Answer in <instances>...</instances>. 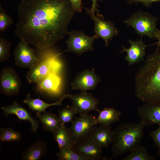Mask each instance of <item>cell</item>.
Instances as JSON below:
<instances>
[{
  "label": "cell",
  "mask_w": 160,
  "mask_h": 160,
  "mask_svg": "<svg viewBox=\"0 0 160 160\" xmlns=\"http://www.w3.org/2000/svg\"><path fill=\"white\" fill-rule=\"evenodd\" d=\"M15 33L39 49L52 46L68 34L75 12L69 0H23Z\"/></svg>",
  "instance_id": "1"
},
{
  "label": "cell",
  "mask_w": 160,
  "mask_h": 160,
  "mask_svg": "<svg viewBox=\"0 0 160 160\" xmlns=\"http://www.w3.org/2000/svg\"><path fill=\"white\" fill-rule=\"evenodd\" d=\"M135 95L145 103L160 102V49L147 55L135 76Z\"/></svg>",
  "instance_id": "2"
},
{
  "label": "cell",
  "mask_w": 160,
  "mask_h": 160,
  "mask_svg": "<svg viewBox=\"0 0 160 160\" xmlns=\"http://www.w3.org/2000/svg\"><path fill=\"white\" fill-rule=\"evenodd\" d=\"M145 124L142 121L122 124L113 130L111 158L121 156L140 145L143 136Z\"/></svg>",
  "instance_id": "3"
},
{
  "label": "cell",
  "mask_w": 160,
  "mask_h": 160,
  "mask_svg": "<svg viewBox=\"0 0 160 160\" xmlns=\"http://www.w3.org/2000/svg\"><path fill=\"white\" fill-rule=\"evenodd\" d=\"M159 19L148 12L139 10L133 13L124 23L127 26L133 28L139 36L154 39L159 30L156 27Z\"/></svg>",
  "instance_id": "4"
},
{
  "label": "cell",
  "mask_w": 160,
  "mask_h": 160,
  "mask_svg": "<svg viewBox=\"0 0 160 160\" xmlns=\"http://www.w3.org/2000/svg\"><path fill=\"white\" fill-rule=\"evenodd\" d=\"M68 38L65 41L67 46L64 52H69L81 56L84 53L92 51L94 49L93 44L99 37L95 34L92 36H87L82 31L73 30L68 33Z\"/></svg>",
  "instance_id": "5"
},
{
  "label": "cell",
  "mask_w": 160,
  "mask_h": 160,
  "mask_svg": "<svg viewBox=\"0 0 160 160\" xmlns=\"http://www.w3.org/2000/svg\"><path fill=\"white\" fill-rule=\"evenodd\" d=\"M68 98L72 103L71 108L79 115L85 114L92 111L99 112L97 105L99 100L90 93L81 91L75 95L68 94Z\"/></svg>",
  "instance_id": "6"
},
{
  "label": "cell",
  "mask_w": 160,
  "mask_h": 160,
  "mask_svg": "<svg viewBox=\"0 0 160 160\" xmlns=\"http://www.w3.org/2000/svg\"><path fill=\"white\" fill-rule=\"evenodd\" d=\"M21 81L16 72L12 67L3 68L0 75V92L10 97L18 94Z\"/></svg>",
  "instance_id": "7"
},
{
  "label": "cell",
  "mask_w": 160,
  "mask_h": 160,
  "mask_svg": "<svg viewBox=\"0 0 160 160\" xmlns=\"http://www.w3.org/2000/svg\"><path fill=\"white\" fill-rule=\"evenodd\" d=\"M97 124L96 118L92 114L79 115L75 117L69 128L73 141L88 136L92 128Z\"/></svg>",
  "instance_id": "8"
},
{
  "label": "cell",
  "mask_w": 160,
  "mask_h": 160,
  "mask_svg": "<svg viewBox=\"0 0 160 160\" xmlns=\"http://www.w3.org/2000/svg\"><path fill=\"white\" fill-rule=\"evenodd\" d=\"M72 149L88 160L110 159L102 156V148L93 142L88 136L74 142Z\"/></svg>",
  "instance_id": "9"
},
{
  "label": "cell",
  "mask_w": 160,
  "mask_h": 160,
  "mask_svg": "<svg viewBox=\"0 0 160 160\" xmlns=\"http://www.w3.org/2000/svg\"><path fill=\"white\" fill-rule=\"evenodd\" d=\"M28 44L24 40H20L14 50L15 65L18 67L30 69L40 61Z\"/></svg>",
  "instance_id": "10"
},
{
  "label": "cell",
  "mask_w": 160,
  "mask_h": 160,
  "mask_svg": "<svg viewBox=\"0 0 160 160\" xmlns=\"http://www.w3.org/2000/svg\"><path fill=\"white\" fill-rule=\"evenodd\" d=\"M100 81V78L95 73L94 68L86 69L77 73L71 84V90L84 92L94 90Z\"/></svg>",
  "instance_id": "11"
},
{
  "label": "cell",
  "mask_w": 160,
  "mask_h": 160,
  "mask_svg": "<svg viewBox=\"0 0 160 160\" xmlns=\"http://www.w3.org/2000/svg\"><path fill=\"white\" fill-rule=\"evenodd\" d=\"M90 16L94 22V29L95 34L102 38L107 46L109 41L112 40L113 37L119 35L118 29L112 22L105 20L103 15L98 12L96 15Z\"/></svg>",
  "instance_id": "12"
},
{
  "label": "cell",
  "mask_w": 160,
  "mask_h": 160,
  "mask_svg": "<svg viewBox=\"0 0 160 160\" xmlns=\"http://www.w3.org/2000/svg\"><path fill=\"white\" fill-rule=\"evenodd\" d=\"M137 114L145 126L160 124V102L145 103L139 107Z\"/></svg>",
  "instance_id": "13"
},
{
  "label": "cell",
  "mask_w": 160,
  "mask_h": 160,
  "mask_svg": "<svg viewBox=\"0 0 160 160\" xmlns=\"http://www.w3.org/2000/svg\"><path fill=\"white\" fill-rule=\"evenodd\" d=\"M128 42L130 45V47L127 48L122 45L120 53L124 52H127V55L124 58L129 65H130L140 62H144V57L146 54L145 48L149 45H145L142 39L139 41H135L130 39Z\"/></svg>",
  "instance_id": "14"
},
{
  "label": "cell",
  "mask_w": 160,
  "mask_h": 160,
  "mask_svg": "<svg viewBox=\"0 0 160 160\" xmlns=\"http://www.w3.org/2000/svg\"><path fill=\"white\" fill-rule=\"evenodd\" d=\"M113 134V131L110 125L100 124L98 126L93 127L88 136L99 147L107 148L112 143Z\"/></svg>",
  "instance_id": "15"
},
{
  "label": "cell",
  "mask_w": 160,
  "mask_h": 160,
  "mask_svg": "<svg viewBox=\"0 0 160 160\" xmlns=\"http://www.w3.org/2000/svg\"><path fill=\"white\" fill-rule=\"evenodd\" d=\"M4 113L6 116L13 114L16 115L20 120L28 121L31 124V129L36 132L39 127V121L35 120L24 108L20 105L16 101L5 107H1Z\"/></svg>",
  "instance_id": "16"
},
{
  "label": "cell",
  "mask_w": 160,
  "mask_h": 160,
  "mask_svg": "<svg viewBox=\"0 0 160 160\" xmlns=\"http://www.w3.org/2000/svg\"><path fill=\"white\" fill-rule=\"evenodd\" d=\"M51 68L49 61H40L29 69L26 77L29 83H37L50 73Z\"/></svg>",
  "instance_id": "17"
},
{
  "label": "cell",
  "mask_w": 160,
  "mask_h": 160,
  "mask_svg": "<svg viewBox=\"0 0 160 160\" xmlns=\"http://www.w3.org/2000/svg\"><path fill=\"white\" fill-rule=\"evenodd\" d=\"M68 94L64 95L59 100L54 103H49L39 98L32 99L30 95L28 94L23 102L27 104L31 111L36 112V114H39L47 112L46 109L50 106L61 105L62 101L68 98Z\"/></svg>",
  "instance_id": "18"
},
{
  "label": "cell",
  "mask_w": 160,
  "mask_h": 160,
  "mask_svg": "<svg viewBox=\"0 0 160 160\" xmlns=\"http://www.w3.org/2000/svg\"><path fill=\"white\" fill-rule=\"evenodd\" d=\"M54 138L57 143L60 150L72 149L74 143L69 129L64 124H60L53 133Z\"/></svg>",
  "instance_id": "19"
},
{
  "label": "cell",
  "mask_w": 160,
  "mask_h": 160,
  "mask_svg": "<svg viewBox=\"0 0 160 160\" xmlns=\"http://www.w3.org/2000/svg\"><path fill=\"white\" fill-rule=\"evenodd\" d=\"M46 143L39 140L29 146L23 153L22 160H39L46 152Z\"/></svg>",
  "instance_id": "20"
},
{
  "label": "cell",
  "mask_w": 160,
  "mask_h": 160,
  "mask_svg": "<svg viewBox=\"0 0 160 160\" xmlns=\"http://www.w3.org/2000/svg\"><path fill=\"white\" fill-rule=\"evenodd\" d=\"M96 118L97 124L110 125L119 121L121 112L113 108H105L99 112Z\"/></svg>",
  "instance_id": "21"
},
{
  "label": "cell",
  "mask_w": 160,
  "mask_h": 160,
  "mask_svg": "<svg viewBox=\"0 0 160 160\" xmlns=\"http://www.w3.org/2000/svg\"><path fill=\"white\" fill-rule=\"evenodd\" d=\"M36 116L42 123L44 129L52 133L60 124L59 117L54 113L46 112Z\"/></svg>",
  "instance_id": "22"
},
{
  "label": "cell",
  "mask_w": 160,
  "mask_h": 160,
  "mask_svg": "<svg viewBox=\"0 0 160 160\" xmlns=\"http://www.w3.org/2000/svg\"><path fill=\"white\" fill-rule=\"evenodd\" d=\"M58 80L55 76L50 73L37 83L36 89L41 93L51 92L56 88L58 84Z\"/></svg>",
  "instance_id": "23"
},
{
  "label": "cell",
  "mask_w": 160,
  "mask_h": 160,
  "mask_svg": "<svg viewBox=\"0 0 160 160\" xmlns=\"http://www.w3.org/2000/svg\"><path fill=\"white\" fill-rule=\"evenodd\" d=\"M127 156L122 158V160H155L158 156H151L146 148L139 145L132 149Z\"/></svg>",
  "instance_id": "24"
},
{
  "label": "cell",
  "mask_w": 160,
  "mask_h": 160,
  "mask_svg": "<svg viewBox=\"0 0 160 160\" xmlns=\"http://www.w3.org/2000/svg\"><path fill=\"white\" fill-rule=\"evenodd\" d=\"M21 138V133L15 131L11 128H2L0 129L1 142H20Z\"/></svg>",
  "instance_id": "25"
},
{
  "label": "cell",
  "mask_w": 160,
  "mask_h": 160,
  "mask_svg": "<svg viewBox=\"0 0 160 160\" xmlns=\"http://www.w3.org/2000/svg\"><path fill=\"white\" fill-rule=\"evenodd\" d=\"M56 155L59 160H88L86 158L79 155L72 149H65L60 150Z\"/></svg>",
  "instance_id": "26"
},
{
  "label": "cell",
  "mask_w": 160,
  "mask_h": 160,
  "mask_svg": "<svg viewBox=\"0 0 160 160\" xmlns=\"http://www.w3.org/2000/svg\"><path fill=\"white\" fill-rule=\"evenodd\" d=\"M59 119L60 124H65L72 122L75 115L77 114L75 110L69 106L67 105L61 109H58Z\"/></svg>",
  "instance_id": "27"
},
{
  "label": "cell",
  "mask_w": 160,
  "mask_h": 160,
  "mask_svg": "<svg viewBox=\"0 0 160 160\" xmlns=\"http://www.w3.org/2000/svg\"><path fill=\"white\" fill-rule=\"evenodd\" d=\"M6 10L0 5V31L2 35L7 28L13 23V20L9 15L5 13Z\"/></svg>",
  "instance_id": "28"
},
{
  "label": "cell",
  "mask_w": 160,
  "mask_h": 160,
  "mask_svg": "<svg viewBox=\"0 0 160 160\" xmlns=\"http://www.w3.org/2000/svg\"><path fill=\"white\" fill-rule=\"evenodd\" d=\"M10 43L2 36L0 38V62L7 60L10 56Z\"/></svg>",
  "instance_id": "29"
},
{
  "label": "cell",
  "mask_w": 160,
  "mask_h": 160,
  "mask_svg": "<svg viewBox=\"0 0 160 160\" xmlns=\"http://www.w3.org/2000/svg\"><path fill=\"white\" fill-rule=\"evenodd\" d=\"M149 136L153 139L154 146L157 148L158 156H160V124L156 129L149 133Z\"/></svg>",
  "instance_id": "30"
},
{
  "label": "cell",
  "mask_w": 160,
  "mask_h": 160,
  "mask_svg": "<svg viewBox=\"0 0 160 160\" xmlns=\"http://www.w3.org/2000/svg\"><path fill=\"white\" fill-rule=\"evenodd\" d=\"M130 4L141 3L146 7H150L154 2H160V0H124Z\"/></svg>",
  "instance_id": "31"
},
{
  "label": "cell",
  "mask_w": 160,
  "mask_h": 160,
  "mask_svg": "<svg viewBox=\"0 0 160 160\" xmlns=\"http://www.w3.org/2000/svg\"><path fill=\"white\" fill-rule=\"evenodd\" d=\"M99 0H91L92 4V7L90 9L86 8V9L87 13L90 15H95L96 12H99L97 9V1Z\"/></svg>",
  "instance_id": "32"
},
{
  "label": "cell",
  "mask_w": 160,
  "mask_h": 160,
  "mask_svg": "<svg viewBox=\"0 0 160 160\" xmlns=\"http://www.w3.org/2000/svg\"><path fill=\"white\" fill-rule=\"evenodd\" d=\"M75 12H81L82 9V0H69Z\"/></svg>",
  "instance_id": "33"
},
{
  "label": "cell",
  "mask_w": 160,
  "mask_h": 160,
  "mask_svg": "<svg viewBox=\"0 0 160 160\" xmlns=\"http://www.w3.org/2000/svg\"><path fill=\"white\" fill-rule=\"evenodd\" d=\"M154 39L157 40V41L155 43L153 44L152 45H155L157 46V48L156 49H159L160 47V30L158 31Z\"/></svg>",
  "instance_id": "34"
},
{
  "label": "cell",
  "mask_w": 160,
  "mask_h": 160,
  "mask_svg": "<svg viewBox=\"0 0 160 160\" xmlns=\"http://www.w3.org/2000/svg\"></svg>",
  "instance_id": "35"
}]
</instances>
